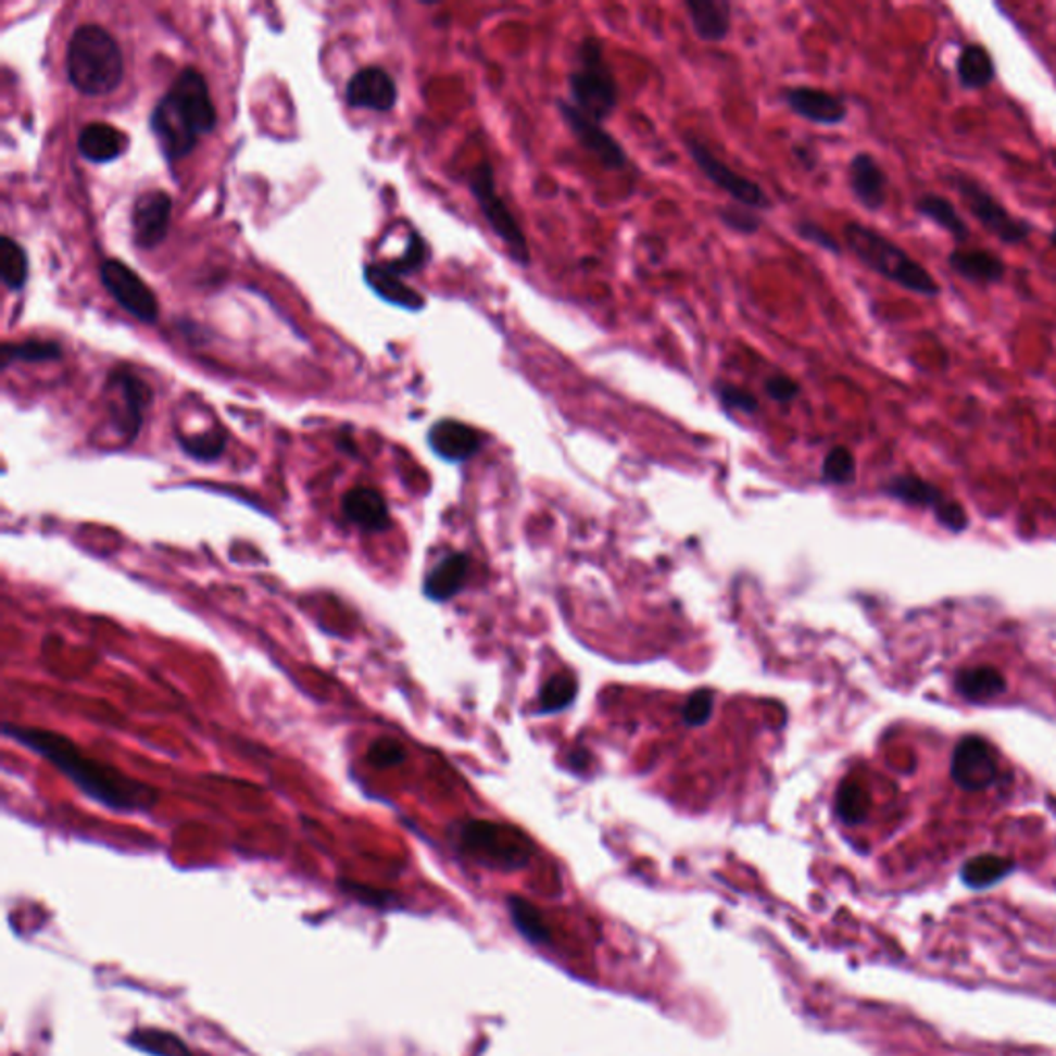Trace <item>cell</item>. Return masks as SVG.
Returning a JSON list of instances; mask_svg holds the SVG:
<instances>
[{"label": "cell", "instance_id": "1", "mask_svg": "<svg viewBox=\"0 0 1056 1056\" xmlns=\"http://www.w3.org/2000/svg\"><path fill=\"white\" fill-rule=\"evenodd\" d=\"M2 734L50 762L85 796L110 812L147 813L160 801V791L155 787L124 774L116 766L89 757L61 732L4 725Z\"/></svg>", "mask_w": 1056, "mask_h": 1056}, {"label": "cell", "instance_id": "2", "mask_svg": "<svg viewBox=\"0 0 1056 1056\" xmlns=\"http://www.w3.org/2000/svg\"><path fill=\"white\" fill-rule=\"evenodd\" d=\"M217 126V112L211 102L203 75L188 66L172 83L151 114V130L169 160H183L203 135Z\"/></svg>", "mask_w": 1056, "mask_h": 1056}, {"label": "cell", "instance_id": "3", "mask_svg": "<svg viewBox=\"0 0 1056 1056\" xmlns=\"http://www.w3.org/2000/svg\"><path fill=\"white\" fill-rule=\"evenodd\" d=\"M842 236L854 256L879 277L920 298L933 300L941 296V285L936 284L931 271L881 231L851 222L844 225Z\"/></svg>", "mask_w": 1056, "mask_h": 1056}, {"label": "cell", "instance_id": "4", "mask_svg": "<svg viewBox=\"0 0 1056 1056\" xmlns=\"http://www.w3.org/2000/svg\"><path fill=\"white\" fill-rule=\"evenodd\" d=\"M66 75L83 96L100 98L112 93L124 77V56L118 41L96 23L77 27L66 48Z\"/></svg>", "mask_w": 1056, "mask_h": 1056}, {"label": "cell", "instance_id": "5", "mask_svg": "<svg viewBox=\"0 0 1056 1056\" xmlns=\"http://www.w3.org/2000/svg\"><path fill=\"white\" fill-rule=\"evenodd\" d=\"M569 102L592 121L605 123L619 105V85L605 59L599 38L587 36L576 52V68L568 75Z\"/></svg>", "mask_w": 1056, "mask_h": 1056}, {"label": "cell", "instance_id": "6", "mask_svg": "<svg viewBox=\"0 0 1056 1056\" xmlns=\"http://www.w3.org/2000/svg\"><path fill=\"white\" fill-rule=\"evenodd\" d=\"M456 838L468 856L495 869H520L532 854V844L520 830L483 819L463 821Z\"/></svg>", "mask_w": 1056, "mask_h": 1056}, {"label": "cell", "instance_id": "7", "mask_svg": "<svg viewBox=\"0 0 1056 1056\" xmlns=\"http://www.w3.org/2000/svg\"><path fill=\"white\" fill-rule=\"evenodd\" d=\"M468 190L479 204L486 222L495 238L506 246L510 259L520 266H530V248H528L527 236L514 213L510 211L506 201L500 197L495 188V176L491 163L481 162L470 174H468Z\"/></svg>", "mask_w": 1056, "mask_h": 1056}, {"label": "cell", "instance_id": "8", "mask_svg": "<svg viewBox=\"0 0 1056 1056\" xmlns=\"http://www.w3.org/2000/svg\"><path fill=\"white\" fill-rule=\"evenodd\" d=\"M950 180L970 215L984 227V231L995 236L1001 244H1023L1034 234V225L1016 217L989 188H984L975 178L954 174Z\"/></svg>", "mask_w": 1056, "mask_h": 1056}, {"label": "cell", "instance_id": "9", "mask_svg": "<svg viewBox=\"0 0 1056 1056\" xmlns=\"http://www.w3.org/2000/svg\"><path fill=\"white\" fill-rule=\"evenodd\" d=\"M686 149L690 153L691 160L697 165V169L711 180L714 186H718L722 192H727L732 201L752 211H768L772 209V201L768 192L759 184L739 174L737 169L729 167L722 160H718L711 149L693 137H686Z\"/></svg>", "mask_w": 1056, "mask_h": 1056}, {"label": "cell", "instance_id": "10", "mask_svg": "<svg viewBox=\"0 0 1056 1056\" xmlns=\"http://www.w3.org/2000/svg\"><path fill=\"white\" fill-rule=\"evenodd\" d=\"M102 284L110 296L123 305L124 310L141 320L144 325H153L160 316V304L153 289L142 281L141 277L126 266L123 261H105L100 266Z\"/></svg>", "mask_w": 1056, "mask_h": 1056}, {"label": "cell", "instance_id": "11", "mask_svg": "<svg viewBox=\"0 0 1056 1056\" xmlns=\"http://www.w3.org/2000/svg\"><path fill=\"white\" fill-rule=\"evenodd\" d=\"M555 105H557L562 121L568 126L569 133L574 135V139L580 142V147L584 151H589L590 155H594L599 162L603 163V167L615 172V169H624L628 165V153H626L624 144L617 141L603 124L592 121L569 100L560 98Z\"/></svg>", "mask_w": 1056, "mask_h": 1056}, {"label": "cell", "instance_id": "12", "mask_svg": "<svg viewBox=\"0 0 1056 1056\" xmlns=\"http://www.w3.org/2000/svg\"><path fill=\"white\" fill-rule=\"evenodd\" d=\"M110 413L126 442H135L142 426V411L151 405V388L128 369H116L110 376Z\"/></svg>", "mask_w": 1056, "mask_h": 1056}, {"label": "cell", "instance_id": "13", "mask_svg": "<svg viewBox=\"0 0 1056 1056\" xmlns=\"http://www.w3.org/2000/svg\"><path fill=\"white\" fill-rule=\"evenodd\" d=\"M952 778L961 791L991 789L998 778V759L991 743L980 737H964L952 755Z\"/></svg>", "mask_w": 1056, "mask_h": 1056}, {"label": "cell", "instance_id": "14", "mask_svg": "<svg viewBox=\"0 0 1056 1056\" xmlns=\"http://www.w3.org/2000/svg\"><path fill=\"white\" fill-rule=\"evenodd\" d=\"M782 100L791 108L792 114L807 123L819 126H840L848 118V105L826 89L817 87H789L782 91Z\"/></svg>", "mask_w": 1056, "mask_h": 1056}, {"label": "cell", "instance_id": "15", "mask_svg": "<svg viewBox=\"0 0 1056 1056\" xmlns=\"http://www.w3.org/2000/svg\"><path fill=\"white\" fill-rule=\"evenodd\" d=\"M172 222V199L163 190L142 192L133 206L135 244L153 250L162 244Z\"/></svg>", "mask_w": 1056, "mask_h": 1056}, {"label": "cell", "instance_id": "16", "mask_svg": "<svg viewBox=\"0 0 1056 1056\" xmlns=\"http://www.w3.org/2000/svg\"><path fill=\"white\" fill-rule=\"evenodd\" d=\"M848 186L854 201L863 209L877 213L888 203L890 178L871 153L860 151L848 163Z\"/></svg>", "mask_w": 1056, "mask_h": 1056}, {"label": "cell", "instance_id": "17", "mask_svg": "<svg viewBox=\"0 0 1056 1056\" xmlns=\"http://www.w3.org/2000/svg\"><path fill=\"white\" fill-rule=\"evenodd\" d=\"M399 98L397 83L380 66H367L347 83L345 100L351 108L388 112Z\"/></svg>", "mask_w": 1056, "mask_h": 1056}, {"label": "cell", "instance_id": "18", "mask_svg": "<svg viewBox=\"0 0 1056 1056\" xmlns=\"http://www.w3.org/2000/svg\"><path fill=\"white\" fill-rule=\"evenodd\" d=\"M427 444L447 463H465L481 450L483 436L463 422L442 419L429 429Z\"/></svg>", "mask_w": 1056, "mask_h": 1056}, {"label": "cell", "instance_id": "19", "mask_svg": "<svg viewBox=\"0 0 1056 1056\" xmlns=\"http://www.w3.org/2000/svg\"><path fill=\"white\" fill-rule=\"evenodd\" d=\"M343 514L351 525L364 532H385L392 527V516L385 495L374 488L349 489L343 495Z\"/></svg>", "mask_w": 1056, "mask_h": 1056}, {"label": "cell", "instance_id": "20", "mask_svg": "<svg viewBox=\"0 0 1056 1056\" xmlns=\"http://www.w3.org/2000/svg\"><path fill=\"white\" fill-rule=\"evenodd\" d=\"M947 264L966 284L998 285L1007 275V264L1003 263V259H998L995 252L982 248H972V250L955 248L947 256Z\"/></svg>", "mask_w": 1056, "mask_h": 1056}, {"label": "cell", "instance_id": "21", "mask_svg": "<svg viewBox=\"0 0 1056 1056\" xmlns=\"http://www.w3.org/2000/svg\"><path fill=\"white\" fill-rule=\"evenodd\" d=\"M695 36L708 43L727 40L732 27V4L729 0H686Z\"/></svg>", "mask_w": 1056, "mask_h": 1056}, {"label": "cell", "instance_id": "22", "mask_svg": "<svg viewBox=\"0 0 1056 1056\" xmlns=\"http://www.w3.org/2000/svg\"><path fill=\"white\" fill-rule=\"evenodd\" d=\"M364 277L372 291L388 304L405 307L408 312H419L426 307V298L401 281V277L392 273L387 264H367Z\"/></svg>", "mask_w": 1056, "mask_h": 1056}, {"label": "cell", "instance_id": "23", "mask_svg": "<svg viewBox=\"0 0 1056 1056\" xmlns=\"http://www.w3.org/2000/svg\"><path fill=\"white\" fill-rule=\"evenodd\" d=\"M468 557L465 553H450L438 566H433L424 580V592L433 603H447L454 599L467 582Z\"/></svg>", "mask_w": 1056, "mask_h": 1056}, {"label": "cell", "instance_id": "24", "mask_svg": "<svg viewBox=\"0 0 1056 1056\" xmlns=\"http://www.w3.org/2000/svg\"><path fill=\"white\" fill-rule=\"evenodd\" d=\"M957 81L968 89L978 91L986 89L996 79V64L991 50L984 43H966L955 61Z\"/></svg>", "mask_w": 1056, "mask_h": 1056}, {"label": "cell", "instance_id": "25", "mask_svg": "<svg viewBox=\"0 0 1056 1056\" xmlns=\"http://www.w3.org/2000/svg\"><path fill=\"white\" fill-rule=\"evenodd\" d=\"M915 209L922 219L931 222L936 227H941L947 236H952L955 244H966L972 238L970 225L964 222L957 206L950 199L934 192H927L916 199Z\"/></svg>", "mask_w": 1056, "mask_h": 1056}, {"label": "cell", "instance_id": "26", "mask_svg": "<svg viewBox=\"0 0 1056 1056\" xmlns=\"http://www.w3.org/2000/svg\"><path fill=\"white\" fill-rule=\"evenodd\" d=\"M77 147L87 162L110 163L123 155L126 137L112 124L91 123L79 133Z\"/></svg>", "mask_w": 1056, "mask_h": 1056}, {"label": "cell", "instance_id": "27", "mask_svg": "<svg viewBox=\"0 0 1056 1056\" xmlns=\"http://www.w3.org/2000/svg\"><path fill=\"white\" fill-rule=\"evenodd\" d=\"M955 690L964 700L982 704L1003 695L1007 690V683L1005 677L995 667L980 665V667L959 670L955 677Z\"/></svg>", "mask_w": 1056, "mask_h": 1056}, {"label": "cell", "instance_id": "28", "mask_svg": "<svg viewBox=\"0 0 1056 1056\" xmlns=\"http://www.w3.org/2000/svg\"><path fill=\"white\" fill-rule=\"evenodd\" d=\"M883 491L906 506L931 508L933 512L947 500L941 489L916 475H895L883 486Z\"/></svg>", "mask_w": 1056, "mask_h": 1056}, {"label": "cell", "instance_id": "29", "mask_svg": "<svg viewBox=\"0 0 1056 1056\" xmlns=\"http://www.w3.org/2000/svg\"><path fill=\"white\" fill-rule=\"evenodd\" d=\"M1016 869V863L996 854H980L964 863L959 877L970 890H986Z\"/></svg>", "mask_w": 1056, "mask_h": 1056}, {"label": "cell", "instance_id": "30", "mask_svg": "<svg viewBox=\"0 0 1056 1056\" xmlns=\"http://www.w3.org/2000/svg\"><path fill=\"white\" fill-rule=\"evenodd\" d=\"M128 1044L151 1056H194L183 1038L160 1028H139L130 1032Z\"/></svg>", "mask_w": 1056, "mask_h": 1056}, {"label": "cell", "instance_id": "31", "mask_svg": "<svg viewBox=\"0 0 1056 1056\" xmlns=\"http://www.w3.org/2000/svg\"><path fill=\"white\" fill-rule=\"evenodd\" d=\"M869 809H871V796H869L867 789L860 787L858 782H844L838 789L835 813L844 824L856 826V824L865 821Z\"/></svg>", "mask_w": 1056, "mask_h": 1056}, {"label": "cell", "instance_id": "32", "mask_svg": "<svg viewBox=\"0 0 1056 1056\" xmlns=\"http://www.w3.org/2000/svg\"><path fill=\"white\" fill-rule=\"evenodd\" d=\"M510 916L516 929L527 936L530 943H548L549 929L543 915L525 897H510Z\"/></svg>", "mask_w": 1056, "mask_h": 1056}, {"label": "cell", "instance_id": "33", "mask_svg": "<svg viewBox=\"0 0 1056 1056\" xmlns=\"http://www.w3.org/2000/svg\"><path fill=\"white\" fill-rule=\"evenodd\" d=\"M0 277L9 289H21L29 277V261L15 240L4 236L0 240Z\"/></svg>", "mask_w": 1056, "mask_h": 1056}, {"label": "cell", "instance_id": "34", "mask_svg": "<svg viewBox=\"0 0 1056 1056\" xmlns=\"http://www.w3.org/2000/svg\"><path fill=\"white\" fill-rule=\"evenodd\" d=\"M578 693V681L571 672H557L549 679L539 693V712L553 714L568 708Z\"/></svg>", "mask_w": 1056, "mask_h": 1056}, {"label": "cell", "instance_id": "35", "mask_svg": "<svg viewBox=\"0 0 1056 1056\" xmlns=\"http://www.w3.org/2000/svg\"><path fill=\"white\" fill-rule=\"evenodd\" d=\"M178 444L186 452V456L201 463H213L224 454L227 436L224 429H209L194 436H178Z\"/></svg>", "mask_w": 1056, "mask_h": 1056}, {"label": "cell", "instance_id": "36", "mask_svg": "<svg viewBox=\"0 0 1056 1056\" xmlns=\"http://www.w3.org/2000/svg\"><path fill=\"white\" fill-rule=\"evenodd\" d=\"M62 351L59 343L54 341H25V343H20V345H7L2 347V367L13 364V360H21V362H27V364H38V362H56L61 360Z\"/></svg>", "mask_w": 1056, "mask_h": 1056}, {"label": "cell", "instance_id": "37", "mask_svg": "<svg viewBox=\"0 0 1056 1056\" xmlns=\"http://www.w3.org/2000/svg\"><path fill=\"white\" fill-rule=\"evenodd\" d=\"M824 481L833 486H848L856 479V461L846 447H835L826 454L821 467Z\"/></svg>", "mask_w": 1056, "mask_h": 1056}, {"label": "cell", "instance_id": "38", "mask_svg": "<svg viewBox=\"0 0 1056 1056\" xmlns=\"http://www.w3.org/2000/svg\"><path fill=\"white\" fill-rule=\"evenodd\" d=\"M714 397L727 411H741L745 415H753L759 411L757 397L750 392L747 388L737 387L731 382H716L714 385Z\"/></svg>", "mask_w": 1056, "mask_h": 1056}, {"label": "cell", "instance_id": "39", "mask_svg": "<svg viewBox=\"0 0 1056 1056\" xmlns=\"http://www.w3.org/2000/svg\"><path fill=\"white\" fill-rule=\"evenodd\" d=\"M427 261H429V248H427L426 240L417 231H411L403 256L388 263L387 266L392 273H397L401 277V275L417 273L419 268L426 266Z\"/></svg>", "mask_w": 1056, "mask_h": 1056}, {"label": "cell", "instance_id": "40", "mask_svg": "<svg viewBox=\"0 0 1056 1056\" xmlns=\"http://www.w3.org/2000/svg\"><path fill=\"white\" fill-rule=\"evenodd\" d=\"M366 759L367 764L374 766L376 770H387V768L401 766L406 759V752L397 739L380 737L369 745Z\"/></svg>", "mask_w": 1056, "mask_h": 1056}, {"label": "cell", "instance_id": "41", "mask_svg": "<svg viewBox=\"0 0 1056 1056\" xmlns=\"http://www.w3.org/2000/svg\"><path fill=\"white\" fill-rule=\"evenodd\" d=\"M718 219L731 231L743 234V236H755L762 229V217L741 204H729L718 209Z\"/></svg>", "mask_w": 1056, "mask_h": 1056}, {"label": "cell", "instance_id": "42", "mask_svg": "<svg viewBox=\"0 0 1056 1056\" xmlns=\"http://www.w3.org/2000/svg\"><path fill=\"white\" fill-rule=\"evenodd\" d=\"M339 885H341V890L347 895L355 897L357 902H362L366 906H372V908L387 910L388 906H394L399 902L397 894H392L388 890H378V888H372V885H364V883H357V881H345V879H341Z\"/></svg>", "mask_w": 1056, "mask_h": 1056}, {"label": "cell", "instance_id": "43", "mask_svg": "<svg viewBox=\"0 0 1056 1056\" xmlns=\"http://www.w3.org/2000/svg\"><path fill=\"white\" fill-rule=\"evenodd\" d=\"M712 712H714V691L697 690L688 697L681 716L688 727H702L711 720Z\"/></svg>", "mask_w": 1056, "mask_h": 1056}, {"label": "cell", "instance_id": "44", "mask_svg": "<svg viewBox=\"0 0 1056 1056\" xmlns=\"http://www.w3.org/2000/svg\"><path fill=\"white\" fill-rule=\"evenodd\" d=\"M794 234L805 240L807 244L817 246L826 252H830L833 256H842V246L840 242L833 238L832 234L828 229H824L821 225L815 224V222H799L794 224Z\"/></svg>", "mask_w": 1056, "mask_h": 1056}, {"label": "cell", "instance_id": "45", "mask_svg": "<svg viewBox=\"0 0 1056 1056\" xmlns=\"http://www.w3.org/2000/svg\"><path fill=\"white\" fill-rule=\"evenodd\" d=\"M764 390H766V394L772 399L774 403L789 405V403L799 399L801 385L794 382L792 378L784 376V374H774L770 378H766Z\"/></svg>", "mask_w": 1056, "mask_h": 1056}, {"label": "cell", "instance_id": "46", "mask_svg": "<svg viewBox=\"0 0 1056 1056\" xmlns=\"http://www.w3.org/2000/svg\"><path fill=\"white\" fill-rule=\"evenodd\" d=\"M934 516L939 520V525L952 530V532H961L968 527V516H966V510L961 508L959 502L955 500H945L939 508L934 510Z\"/></svg>", "mask_w": 1056, "mask_h": 1056}, {"label": "cell", "instance_id": "47", "mask_svg": "<svg viewBox=\"0 0 1056 1056\" xmlns=\"http://www.w3.org/2000/svg\"><path fill=\"white\" fill-rule=\"evenodd\" d=\"M792 153L799 158V162L803 163L807 169H813V167H815V158H813L809 149H805V147H794V149H792Z\"/></svg>", "mask_w": 1056, "mask_h": 1056}, {"label": "cell", "instance_id": "48", "mask_svg": "<svg viewBox=\"0 0 1056 1056\" xmlns=\"http://www.w3.org/2000/svg\"><path fill=\"white\" fill-rule=\"evenodd\" d=\"M1048 242H1051V246H1053V248H1056V227L1055 229H1053V231H1051V236H1048Z\"/></svg>", "mask_w": 1056, "mask_h": 1056}]
</instances>
